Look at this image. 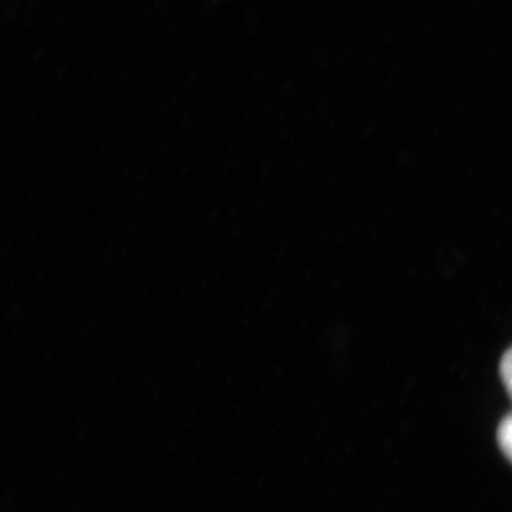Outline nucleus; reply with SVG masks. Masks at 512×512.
<instances>
[{
  "label": "nucleus",
  "mask_w": 512,
  "mask_h": 512,
  "mask_svg": "<svg viewBox=\"0 0 512 512\" xmlns=\"http://www.w3.org/2000/svg\"><path fill=\"white\" fill-rule=\"evenodd\" d=\"M499 448L512 461V415L506 416L498 428Z\"/></svg>",
  "instance_id": "1"
},
{
  "label": "nucleus",
  "mask_w": 512,
  "mask_h": 512,
  "mask_svg": "<svg viewBox=\"0 0 512 512\" xmlns=\"http://www.w3.org/2000/svg\"><path fill=\"white\" fill-rule=\"evenodd\" d=\"M501 377H503L504 387L512 398V348L504 353L503 360H501Z\"/></svg>",
  "instance_id": "2"
}]
</instances>
